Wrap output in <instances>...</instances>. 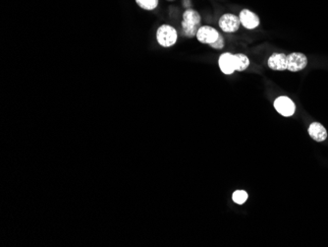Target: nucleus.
<instances>
[{
    "mask_svg": "<svg viewBox=\"0 0 328 247\" xmlns=\"http://www.w3.org/2000/svg\"><path fill=\"white\" fill-rule=\"evenodd\" d=\"M267 65L275 71L287 70V56L284 54H274L268 58Z\"/></svg>",
    "mask_w": 328,
    "mask_h": 247,
    "instance_id": "obj_9",
    "label": "nucleus"
},
{
    "mask_svg": "<svg viewBox=\"0 0 328 247\" xmlns=\"http://www.w3.org/2000/svg\"><path fill=\"white\" fill-rule=\"evenodd\" d=\"M220 29L225 33H235L239 30L241 22L239 16L227 13L220 17L218 21Z\"/></svg>",
    "mask_w": 328,
    "mask_h": 247,
    "instance_id": "obj_3",
    "label": "nucleus"
},
{
    "mask_svg": "<svg viewBox=\"0 0 328 247\" xmlns=\"http://www.w3.org/2000/svg\"><path fill=\"white\" fill-rule=\"evenodd\" d=\"M158 1L159 0H136V3L143 10L152 11L158 6Z\"/></svg>",
    "mask_w": 328,
    "mask_h": 247,
    "instance_id": "obj_12",
    "label": "nucleus"
},
{
    "mask_svg": "<svg viewBox=\"0 0 328 247\" xmlns=\"http://www.w3.org/2000/svg\"><path fill=\"white\" fill-rule=\"evenodd\" d=\"M250 65V59L243 54L234 55V67L235 71H244Z\"/></svg>",
    "mask_w": 328,
    "mask_h": 247,
    "instance_id": "obj_11",
    "label": "nucleus"
},
{
    "mask_svg": "<svg viewBox=\"0 0 328 247\" xmlns=\"http://www.w3.org/2000/svg\"><path fill=\"white\" fill-rule=\"evenodd\" d=\"M232 199L236 204L243 205L244 203L248 200V193L244 190L235 191L233 193V195H232Z\"/></svg>",
    "mask_w": 328,
    "mask_h": 247,
    "instance_id": "obj_13",
    "label": "nucleus"
},
{
    "mask_svg": "<svg viewBox=\"0 0 328 247\" xmlns=\"http://www.w3.org/2000/svg\"><path fill=\"white\" fill-rule=\"evenodd\" d=\"M218 65L222 73L226 75H231L235 72L234 67V55L230 52L222 54L218 59Z\"/></svg>",
    "mask_w": 328,
    "mask_h": 247,
    "instance_id": "obj_8",
    "label": "nucleus"
},
{
    "mask_svg": "<svg viewBox=\"0 0 328 247\" xmlns=\"http://www.w3.org/2000/svg\"><path fill=\"white\" fill-rule=\"evenodd\" d=\"M241 25L248 30H253L260 26V17L250 9H243L239 15Z\"/></svg>",
    "mask_w": 328,
    "mask_h": 247,
    "instance_id": "obj_7",
    "label": "nucleus"
},
{
    "mask_svg": "<svg viewBox=\"0 0 328 247\" xmlns=\"http://www.w3.org/2000/svg\"><path fill=\"white\" fill-rule=\"evenodd\" d=\"M308 134L317 142H323L327 138L326 129L319 122H314L309 125Z\"/></svg>",
    "mask_w": 328,
    "mask_h": 247,
    "instance_id": "obj_10",
    "label": "nucleus"
},
{
    "mask_svg": "<svg viewBox=\"0 0 328 247\" xmlns=\"http://www.w3.org/2000/svg\"><path fill=\"white\" fill-rule=\"evenodd\" d=\"M218 31L210 26H202L197 33V41L202 44L211 45L219 38Z\"/></svg>",
    "mask_w": 328,
    "mask_h": 247,
    "instance_id": "obj_6",
    "label": "nucleus"
},
{
    "mask_svg": "<svg viewBox=\"0 0 328 247\" xmlns=\"http://www.w3.org/2000/svg\"><path fill=\"white\" fill-rule=\"evenodd\" d=\"M307 65V58L300 52H293L287 56V70L290 72H299Z\"/></svg>",
    "mask_w": 328,
    "mask_h": 247,
    "instance_id": "obj_5",
    "label": "nucleus"
},
{
    "mask_svg": "<svg viewBox=\"0 0 328 247\" xmlns=\"http://www.w3.org/2000/svg\"><path fill=\"white\" fill-rule=\"evenodd\" d=\"M167 1H174V0H167Z\"/></svg>",
    "mask_w": 328,
    "mask_h": 247,
    "instance_id": "obj_16",
    "label": "nucleus"
},
{
    "mask_svg": "<svg viewBox=\"0 0 328 247\" xmlns=\"http://www.w3.org/2000/svg\"><path fill=\"white\" fill-rule=\"evenodd\" d=\"M210 45L212 48H214V49H222V48L224 47V39H223V37L220 34L218 39H217L213 44H211V45Z\"/></svg>",
    "mask_w": 328,
    "mask_h": 247,
    "instance_id": "obj_14",
    "label": "nucleus"
},
{
    "mask_svg": "<svg viewBox=\"0 0 328 247\" xmlns=\"http://www.w3.org/2000/svg\"><path fill=\"white\" fill-rule=\"evenodd\" d=\"M274 109L276 110V112L280 113L281 115L289 117L292 116L296 112V105L294 101H292L290 98L281 96L278 97L275 101H274Z\"/></svg>",
    "mask_w": 328,
    "mask_h": 247,
    "instance_id": "obj_4",
    "label": "nucleus"
},
{
    "mask_svg": "<svg viewBox=\"0 0 328 247\" xmlns=\"http://www.w3.org/2000/svg\"><path fill=\"white\" fill-rule=\"evenodd\" d=\"M177 39V31L170 25H161L156 31L157 43L163 47H170L175 45Z\"/></svg>",
    "mask_w": 328,
    "mask_h": 247,
    "instance_id": "obj_2",
    "label": "nucleus"
},
{
    "mask_svg": "<svg viewBox=\"0 0 328 247\" xmlns=\"http://www.w3.org/2000/svg\"><path fill=\"white\" fill-rule=\"evenodd\" d=\"M183 5L186 9L191 8V0H183Z\"/></svg>",
    "mask_w": 328,
    "mask_h": 247,
    "instance_id": "obj_15",
    "label": "nucleus"
},
{
    "mask_svg": "<svg viewBox=\"0 0 328 247\" xmlns=\"http://www.w3.org/2000/svg\"><path fill=\"white\" fill-rule=\"evenodd\" d=\"M202 18L198 12L195 9H186L183 13V20H182V30L183 34L188 38H194L197 36L198 29L202 27Z\"/></svg>",
    "mask_w": 328,
    "mask_h": 247,
    "instance_id": "obj_1",
    "label": "nucleus"
}]
</instances>
